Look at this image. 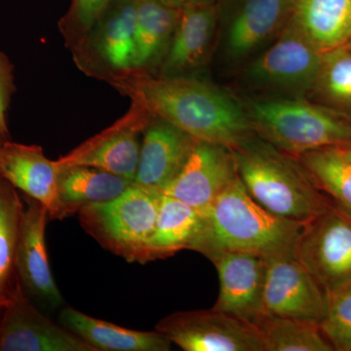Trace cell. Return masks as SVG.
Masks as SVG:
<instances>
[{
    "instance_id": "obj_1",
    "label": "cell",
    "mask_w": 351,
    "mask_h": 351,
    "mask_svg": "<svg viewBox=\"0 0 351 351\" xmlns=\"http://www.w3.org/2000/svg\"><path fill=\"white\" fill-rule=\"evenodd\" d=\"M112 87L200 142L234 149L253 137L248 113L232 97L210 83L189 76H154L132 71L108 80Z\"/></svg>"
},
{
    "instance_id": "obj_2",
    "label": "cell",
    "mask_w": 351,
    "mask_h": 351,
    "mask_svg": "<svg viewBox=\"0 0 351 351\" xmlns=\"http://www.w3.org/2000/svg\"><path fill=\"white\" fill-rule=\"evenodd\" d=\"M302 226L261 206L239 177L203 215L202 230L193 250L211 261L230 252L263 258L290 253Z\"/></svg>"
},
{
    "instance_id": "obj_3",
    "label": "cell",
    "mask_w": 351,
    "mask_h": 351,
    "mask_svg": "<svg viewBox=\"0 0 351 351\" xmlns=\"http://www.w3.org/2000/svg\"><path fill=\"white\" fill-rule=\"evenodd\" d=\"M234 152L245 189L276 216L304 225L332 204L301 163L262 138H249Z\"/></svg>"
},
{
    "instance_id": "obj_4",
    "label": "cell",
    "mask_w": 351,
    "mask_h": 351,
    "mask_svg": "<svg viewBox=\"0 0 351 351\" xmlns=\"http://www.w3.org/2000/svg\"><path fill=\"white\" fill-rule=\"evenodd\" d=\"M248 117L260 138L286 154L351 145V119L327 106L301 99H255Z\"/></svg>"
},
{
    "instance_id": "obj_5",
    "label": "cell",
    "mask_w": 351,
    "mask_h": 351,
    "mask_svg": "<svg viewBox=\"0 0 351 351\" xmlns=\"http://www.w3.org/2000/svg\"><path fill=\"white\" fill-rule=\"evenodd\" d=\"M162 191L135 182L108 202L86 205L77 212L83 230L104 248L129 263H144Z\"/></svg>"
},
{
    "instance_id": "obj_6",
    "label": "cell",
    "mask_w": 351,
    "mask_h": 351,
    "mask_svg": "<svg viewBox=\"0 0 351 351\" xmlns=\"http://www.w3.org/2000/svg\"><path fill=\"white\" fill-rule=\"evenodd\" d=\"M136 0H110L71 50L84 73L108 82L134 71Z\"/></svg>"
},
{
    "instance_id": "obj_7",
    "label": "cell",
    "mask_w": 351,
    "mask_h": 351,
    "mask_svg": "<svg viewBox=\"0 0 351 351\" xmlns=\"http://www.w3.org/2000/svg\"><path fill=\"white\" fill-rule=\"evenodd\" d=\"M292 253L325 292L351 282V215L332 202L302 225Z\"/></svg>"
},
{
    "instance_id": "obj_8",
    "label": "cell",
    "mask_w": 351,
    "mask_h": 351,
    "mask_svg": "<svg viewBox=\"0 0 351 351\" xmlns=\"http://www.w3.org/2000/svg\"><path fill=\"white\" fill-rule=\"evenodd\" d=\"M156 330L184 351H265L256 323L214 308L170 314Z\"/></svg>"
},
{
    "instance_id": "obj_9",
    "label": "cell",
    "mask_w": 351,
    "mask_h": 351,
    "mask_svg": "<svg viewBox=\"0 0 351 351\" xmlns=\"http://www.w3.org/2000/svg\"><path fill=\"white\" fill-rule=\"evenodd\" d=\"M265 278L261 317H288L320 323L326 293L290 253L265 258Z\"/></svg>"
},
{
    "instance_id": "obj_10",
    "label": "cell",
    "mask_w": 351,
    "mask_h": 351,
    "mask_svg": "<svg viewBox=\"0 0 351 351\" xmlns=\"http://www.w3.org/2000/svg\"><path fill=\"white\" fill-rule=\"evenodd\" d=\"M152 115L132 103L130 110L113 125L57 159L60 168L88 166L134 181L140 159V135Z\"/></svg>"
},
{
    "instance_id": "obj_11",
    "label": "cell",
    "mask_w": 351,
    "mask_h": 351,
    "mask_svg": "<svg viewBox=\"0 0 351 351\" xmlns=\"http://www.w3.org/2000/svg\"><path fill=\"white\" fill-rule=\"evenodd\" d=\"M324 54L287 22L276 43L246 69L249 82L288 91L313 89Z\"/></svg>"
},
{
    "instance_id": "obj_12",
    "label": "cell",
    "mask_w": 351,
    "mask_h": 351,
    "mask_svg": "<svg viewBox=\"0 0 351 351\" xmlns=\"http://www.w3.org/2000/svg\"><path fill=\"white\" fill-rule=\"evenodd\" d=\"M0 320V351H96L29 301L18 279Z\"/></svg>"
},
{
    "instance_id": "obj_13",
    "label": "cell",
    "mask_w": 351,
    "mask_h": 351,
    "mask_svg": "<svg viewBox=\"0 0 351 351\" xmlns=\"http://www.w3.org/2000/svg\"><path fill=\"white\" fill-rule=\"evenodd\" d=\"M237 178L234 149L196 141L184 167L162 193L182 201L203 216Z\"/></svg>"
},
{
    "instance_id": "obj_14",
    "label": "cell",
    "mask_w": 351,
    "mask_h": 351,
    "mask_svg": "<svg viewBox=\"0 0 351 351\" xmlns=\"http://www.w3.org/2000/svg\"><path fill=\"white\" fill-rule=\"evenodd\" d=\"M291 0H226L221 8L223 50L230 61H241L282 31Z\"/></svg>"
},
{
    "instance_id": "obj_15",
    "label": "cell",
    "mask_w": 351,
    "mask_h": 351,
    "mask_svg": "<svg viewBox=\"0 0 351 351\" xmlns=\"http://www.w3.org/2000/svg\"><path fill=\"white\" fill-rule=\"evenodd\" d=\"M25 202L16 261L18 277L29 294L51 308H57L64 304V299L51 271L46 247L49 213L41 203L29 196Z\"/></svg>"
},
{
    "instance_id": "obj_16",
    "label": "cell",
    "mask_w": 351,
    "mask_h": 351,
    "mask_svg": "<svg viewBox=\"0 0 351 351\" xmlns=\"http://www.w3.org/2000/svg\"><path fill=\"white\" fill-rule=\"evenodd\" d=\"M59 175L57 161L44 156L39 145L7 140L0 147V176L14 188L41 203L52 219L66 217L59 197Z\"/></svg>"
},
{
    "instance_id": "obj_17",
    "label": "cell",
    "mask_w": 351,
    "mask_h": 351,
    "mask_svg": "<svg viewBox=\"0 0 351 351\" xmlns=\"http://www.w3.org/2000/svg\"><path fill=\"white\" fill-rule=\"evenodd\" d=\"M219 276L216 311L255 323L261 317L265 260L240 252L223 253L212 261Z\"/></svg>"
},
{
    "instance_id": "obj_18",
    "label": "cell",
    "mask_w": 351,
    "mask_h": 351,
    "mask_svg": "<svg viewBox=\"0 0 351 351\" xmlns=\"http://www.w3.org/2000/svg\"><path fill=\"white\" fill-rule=\"evenodd\" d=\"M196 141L170 122L151 117L143 131L134 182L163 191L184 167Z\"/></svg>"
},
{
    "instance_id": "obj_19",
    "label": "cell",
    "mask_w": 351,
    "mask_h": 351,
    "mask_svg": "<svg viewBox=\"0 0 351 351\" xmlns=\"http://www.w3.org/2000/svg\"><path fill=\"white\" fill-rule=\"evenodd\" d=\"M218 16L215 4L180 9L169 48L160 64L161 75L188 76L205 64L216 34Z\"/></svg>"
},
{
    "instance_id": "obj_20",
    "label": "cell",
    "mask_w": 351,
    "mask_h": 351,
    "mask_svg": "<svg viewBox=\"0 0 351 351\" xmlns=\"http://www.w3.org/2000/svg\"><path fill=\"white\" fill-rule=\"evenodd\" d=\"M288 22L321 53L348 46L351 0H291Z\"/></svg>"
},
{
    "instance_id": "obj_21",
    "label": "cell",
    "mask_w": 351,
    "mask_h": 351,
    "mask_svg": "<svg viewBox=\"0 0 351 351\" xmlns=\"http://www.w3.org/2000/svg\"><path fill=\"white\" fill-rule=\"evenodd\" d=\"M60 322L96 351H169L172 343L160 332L136 331L92 317L73 308L62 309Z\"/></svg>"
},
{
    "instance_id": "obj_22",
    "label": "cell",
    "mask_w": 351,
    "mask_h": 351,
    "mask_svg": "<svg viewBox=\"0 0 351 351\" xmlns=\"http://www.w3.org/2000/svg\"><path fill=\"white\" fill-rule=\"evenodd\" d=\"M203 216L193 207L162 193L158 214L144 263L171 257L182 250H193L199 237Z\"/></svg>"
},
{
    "instance_id": "obj_23",
    "label": "cell",
    "mask_w": 351,
    "mask_h": 351,
    "mask_svg": "<svg viewBox=\"0 0 351 351\" xmlns=\"http://www.w3.org/2000/svg\"><path fill=\"white\" fill-rule=\"evenodd\" d=\"M179 10L162 0H136L134 71L160 66L174 34Z\"/></svg>"
},
{
    "instance_id": "obj_24",
    "label": "cell",
    "mask_w": 351,
    "mask_h": 351,
    "mask_svg": "<svg viewBox=\"0 0 351 351\" xmlns=\"http://www.w3.org/2000/svg\"><path fill=\"white\" fill-rule=\"evenodd\" d=\"M134 181L88 166L60 168L59 197L66 217L82 207L119 197Z\"/></svg>"
},
{
    "instance_id": "obj_25",
    "label": "cell",
    "mask_w": 351,
    "mask_h": 351,
    "mask_svg": "<svg viewBox=\"0 0 351 351\" xmlns=\"http://www.w3.org/2000/svg\"><path fill=\"white\" fill-rule=\"evenodd\" d=\"M24 209L16 189L0 176V311L19 279L16 261Z\"/></svg>"
},
{
    "instance_id": "obj_26",
    "label": "cell",
    "mask_w": 351,
    "mask_h": 351,
    "mask_svg": "<svg viewBox=\"0 0 351 351\" xmlns=\"http://www.w3.org/2000/svg\"><path fill=\"white\" fill-rule=\"evenodd\" d=\"M299 157L314 184L351 215V160L341 147L317 149Z\"/></svg>"
},
{
    "instance_id": "obj_27",
    "label": "cell",
    "mask_w": 351,
    "mask_h": 351,
    "mask_svg": "<svg viewBox=\"0 0 351 351\" xmlns=\"http://www.w3.org/2000/svg\"><path fill=\"white\" fill-rule=\"evenodd\" d=\"M265 351L335 350L314 321L262 316L256 321Z\"/></svg>"
},
{
    "instance_id": "obj_28",
    "label": "cell",
    "mask_w": 351,
    "mask_h": 351,
    "mask_svg": "<svg viewBox=\"0 0 351 351\" xmlns=\"http://www.w3.org/2000/svg\"><path fill=\"white\" fill-rule=\"evenodd\" d=\"M311 90L326 101L327 107L343 113L351 112V49L348 46L325 53Z\"/></svg>"
},
{
    "instance_id": "obj_29",
    "label": "cell",
    "mask_w": 351,
    "mask_h": 351,
    "mask_svg": "<svg viewBox=\"0 0 351 351\" xmlns=\"http://www.w3.org/2000/svg\"><path fill=\"white\" fill-rule=\"evenodd\" d=\"M325 293L326 307L321 329L335 350L351 351V282Z\"/></svg>"
},
{
    "instance_id": "obj_30",
    "label": "cell",
    "mask_w": 351,
    "mask_h": 351,
    "mask_svg": "<svg viewBox=\"0 0 351 351\" xmlns=\"http://www.w3.org/2000/svg\"><path fill=\"white\" fill-rule=\"evenodd\" d=\"M110 0H71L68 12L60 21V29L69 50H73Z\"/></svg>"
},
{
    "instance_id": "obj_31",
    "label": "cell",
    "mask_w": 351,
    "mask_h": 351,
    "mask_svg": "<svg viewBox=\"0 0 351 351\" xmlns=\"http://www.w3.org/2000/svg\"><path fill=\"white\" fill-rule=\"evenodd\" d=\"M13 64L8 57L0 52V134L9 140L8 124L6 113L10 104L11 96L15 91Z\"/></svg>"
},
{
    "instance_id": "obj_32",
    "label": "cell",
    "mask_w": 351,
    "mask_h": 351,
    "mask_svg": "<svg viewBox=\"0 0 351 351\" xmlns=\"http://www.w3.org/2000/svg\"><path fill=\"white\" fill-rule=\"evenodd\" d=\"M162 1L173 7V8L180 10V9L186 8V7L215 4L216 0H162Z\"/></svg>"
},
{
    "instance_id": "obj_33",
    "label": "cell",
    "mask_w": 351,
    "mask_h": 351,
    "mask_svg": "<svg viewBox=\"0 0 351 351\" xmlns=\"http://www.w3.org/2000/svg\"><path fill=\"white\" fill-rule=\"evenodd\" d=\"M341 151L346 154V157L351 160V145L350 147H341Z\"/></svg>"
},
{
    "instance_id": "obj_34",
    "label": "cell",
    "mask_w": 351,
    "mask_h": 351,
    "mask_svg": "<svg viewBox=\"0 0 351 351\" xmlns=\"http://www.w3.org/2000/svg\"><path fill=\"white\" fill-rule=\"evenodd\" d=\"M7 140H8V138H4L3 136L0 134V147H1V145H3V143Z\"/></svg>"
},
{
    "instance_id": "obj_35",
    "label": "cell",
    "mask_w": 351,
    "mask_h": 351,
    "mask_svg": "<svg viewBox=\"0 0 351 351\" xmlns=\"http://www.w3.org/2000/svg\"><path fill=\"white\" fill-rule=\"evenodd\" d=\"M348 47H350V49H351V38H350V43H348Z\"/></svg>"
}]
</instances>
